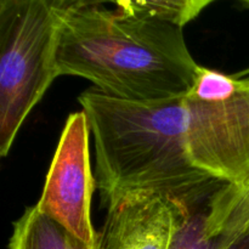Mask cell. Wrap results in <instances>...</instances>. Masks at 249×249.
Returning <instances> with one entry per match:
<instances>
[{
	"instance_id": "ba28073f",
	"label": "cell",
	"mask_w": 249,
	"mask_h": 249,
	"mask_svg": "<svg viewBox=\"0 0 249 249\" xmlns=\"http://www.w3.org/2000/svg\"><path fill=\"white\" fill-rule=\"evenodd\" d=\"M249 225V179L242 185L223 184L208 204V233L219 237L220 249Z\"/></svg>"
},
{
	"instance_id": "3957f363",
	"label": "cell",
	"mask_w": 249,
	"mask_h": 249,
	"mask_svg": "<svg viewBox=\"0 0 249 249\" xmlns=\"http://www.w3.org/2000/svg\"><path fill=\"white\" fill-rule=\"evenodd\" d=\"M65 12L55 0H0L1 157L58 77L56 58Z\"/></svg>"
},
{
	"instance_id": "5b68a950",
	"label": "cell",
	"mask_w": 249,
	"mask_h": 249,
	"mask_svg": "<svg viewBox=\"0 0 249 249\" xmlns=\"http://www.w3.org/2000/svg\"><path fill=\"white\" fill-rule=\"evenodd\" d=\"M90 126L84 111L68 116L36 207L90 247H99L91 221L97 182L90 164Z\"/></svg>"
},
{
	"instance_id": "30bf717a",
	"label": "cell",
	"mask_w": 249,
	"mask_h": 249,
	"mask_svg": "<svg viewBox=\"0 0 249 249\" xmlns=\"http://www.w3.org/2000/svg\"><path fill=\"white\" fill-rule=\"evenodd\" d=\"M203 202L184 207L169 249H220V238L211 237L208 233L209 201L206 204Z\"/></svg>"
},
{
	"instance_id": "52a82bcc",
	"label": "cell",
	"mask_w": 249,
	"mask_h": 249,
	"mask_svg": "<svg viewBox=\"0 0 249 249\" xmlns=\"http://www.w3.org/2000/svg\"><path fill=\"white\" fill-rule=\"evenodd\" d=\"M9 249H99L88 246L56 221L28 207L14 223Z\"/></svg>"
},
{
	"instance_id": "8992f818",
	"label": "cell",
	"mask_w": 249,
	"mask_h": 249,
	"mask_svg": "<svg viewBox=\"0 0 249 249\" xmlns=\"http://www.w3.org/2000/svg\"><path fill=\"white\" fill-rule=\"evenodd\" d=\"M99 232V249H169L185 204L138 192L112 199Z\"/></svg>"
},
{
	"instance_id": "7c38bea8",
	"label": "cell",
	"mask_w": 249,
	"mask_h": 249,
	"mask_svg": "<svg viewBox=\"0 0 249 249\" xmlns=\"http://www.w3.org/2000/svg\"><path fill=\"white\" fill-rule=\"evenodd\" d=\"M241 1H245L246 4H248V5H249V0H241Z\"/></svg>"
},
{
	"instance_id": "7a4b0ae2",
	"label": "cell",
	"mask_w": 249,
	"mask_h": 249,
	"mask_svg": "<svg viewBox=\"0 0 249 249\" xmlns=\"http://www.w3.org/2000/svg\"><path fill=\"white\" fill-rule=\"evenodd\" d=\"M95 145L105 204L129 194H160L191 204L221 186L192 164L184 96L153 102L117 99L90 88L78 96Z\"/></svg>"
},
{
	"instance_id": "8fae6325",
	"label": "cell",
	"mask_w": 249,
	"mask_h": 249,
	"mask_svg": "<svg viewBox=\"0 0 249 249\" xmlns=\"http://www.w3.org/2000/svg\"><path fill=\"white\" fill-rule=\"evenodd\" d=\"M221 249H249V225Z\"/></svg>"
},
{
	"instance_id": "277c9868",
	"label": "cell",
	"mask_w": 249,
	"mask_h": 249,
	"mask_svg": "<svg viewBox=\"0 0 249 249\" xmlns=\"http://www.w3.org/2000/svg\"><path fill=\"white\" fill-rule=\"evenodd\" d=\"M186 146L192 164L225 185L249 179V78L223 100L184 96Z\"/></svg>"
},
{
	"instance_id": "6da1fadb",
	"label": "cell",
	"mask_w": 249,
	"mask_h": 249,
	"mask_svg": "<svg viewBox=\"0 0 249 249\" xmlns=\"http://www.w3.org/2000/svg\"><path fill=\"white\" fill-rule=\"evenodd\" d=\"M56 62L58 77L84 78L109 96L140 102L185 96L199 68L184 27L105 5L63 14Z\"/></svg>"
},
{
	"instance_id": "9c48e42d",
	"label": "cell",
	"mask_w": 249,
	"mask_h": 249,
	"mask_svg": "<svg viewBox=\"0 0 249 249\" xmlns=\"http://www.w3.org/2000/svg\"><path fill=\"white\" fill-rule=\"evenodd\" d=\"M63 10L113 5L114 7L151 15L185 27L216 0H55Z\"/></svg>"
}]
</instances>
